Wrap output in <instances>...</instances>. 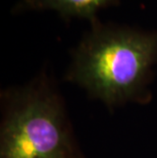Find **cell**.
<instances>
[{
    "mask_svg": "<svg viewBox=\"0 0 157 158\" xmlns=\"http://www.w3.org/2000/svg\"><path fill=\"white\" fill-rule=\"evenodd\" d=\"M118 0H21L14 11L53 10L62 18H81L95 22L97 12Z\"/></svg>",
    "mask_w": 157,
    "mask_h": 158,
    "instance_id": "3",
    "label": "cell"
},
{
    "mask_svg": "<svg viewBox=\"0 0 157 158\" xmlns=\"http://www.w3.org/2000/svg\"><path fill=\"white\" fill-rule=\"evenodd\" d=\"M0 158H84L46 75L4 94Z\"/></svg>",
    "mask_w": 157,
    "mask_h": 158,
    "instance_id": "2",
    "label": "cell"
},
{
    "mask_svg": "<svg viewBox=\"0 0 157 158\" xmlns=\"http://www.w3.org/2000/svg\"><path fill=\"white\" fill-rule=\"evenodd\" d=\"M72 55L66 79L109 107L150 99L157 31L91 23Z\"/></svg>",
    "mask_w": 157,
    "mask_h": 158,
    "instance_id": "1",
    "label": "cell"
}]
</instances>
